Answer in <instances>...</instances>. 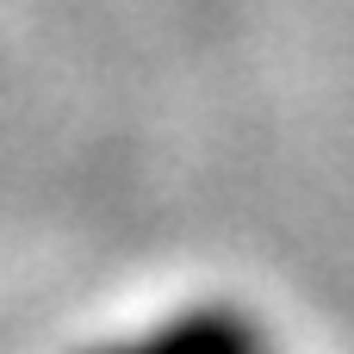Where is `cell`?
Returning a JSON list of instances; mask_svg holds the SVG:
<instances>
[{
  "label": "cell",
  "instance_id": "obj_1",
  "mask_svg": "<svg viewBox=\"0 0 354 354\" xmlns=\"http://www.w3.org/2000/svg\"><path fill=\"white\" fill-rule=\"evenodd\" d=\"M81 354H274V342H268V330H261L255 311L205 299V305H180V311L131 330V336L93 342Z\"/></svg>",
  "mask_w": 354,
  "mask_h": 354
}]
</instances>
